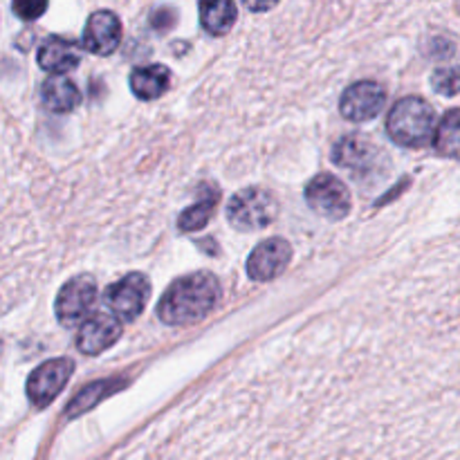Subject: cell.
Wrapping results in <instances>:
<instances>
[{
    "mask_svg": "<svg viewBox=\"0 0 460 460\" xmlns=\"http://www.w3.org/2000/svg\"><path fill=\"white\" fill-rule=\"evenodd\" d=\"M279 202L265 189H245V191L236 193L227 207L229 223L241 232H256L263 229L277 218Z\"/></svg>",
    "mask_w": 460,
    "mask_h": 460,
    "instance_id": "3",
    "label": "cell"
},
{
    "mask_svg": "<svg viewBox=\"0 0 460 460\" xmlns=\"http://www.w3.org/2000/svg\"><path fill=\"white\" fill-rule=\"evenodd\" d=\"M202 198L193 207L184 209V214L180 216V229L182 232H198V229L205 227L209 223L211 214H214L216 205H218V191L211 187L202 189Z\"/></svg>",
    "mask_w": 460,
    "mask_h": 460,
    "instance_id": "17",
    "label": "cell"
},
{
    "mask_svg": "<svg viewBox=\"0 0 460 460\" xmlns=\"http://www.w3.org/2000/svg\"><path fill=\"white\" fill-rule=\"evenodd\" d=\"M243 3H245V7L250 9V12L261 13V12H270L279 0H243Z\"/></svg>",
    "mask_w": 460,
    "mask_h": 460,
    "instance_id": "21",
    "label": "cell"
},
{
    "mask_svg": "<svg viewBox=\"0 0 460 460\" xmlns=\"http://www.w3.org/2000/svg\"><path fill=\"white\" fill-rule=\"evenodd\" d=\"M171 84V72L164 66H146L137 67V70L130 75V88L137 94L139 99H151L162 97L166 93Z\"/></svg>",
    "mask_w": 460,
    "mask_h": 460,
    "instance_id": "15",
    "label": "cell"
},
{
    "mask_svg": "<svg viewBox=\"0 0 460 460\" xmlns=\"http://www.w3.org/2000/svg\"><path fill=\"white\" fill-rule=\"evenodd\" d=\"M386 130L391 139L407 148H422L436 139V112L425 99L404 97L389 112Z\"/></svg>",
    "mask_w": 460,
    "mask_h": 460,
    "instance_id": "2",
    "label": "cell"
},
{
    "mask_svg": "<svg viewBox=\"0 0 460 460\" xmlns=\"http://www.w3.org/2000/svg\"><path fill=\"white\" fill-rule=\"evenodd\" d=\"M290 259V245L283 238H270L252 252V256L247 259V274L254 281H272L288 268Z\"/></svg>",
    "mask_w": 460,
    "mask_h": 460,
    "instance_id": "10",
    "label": "cell"
},
{
    "mask_svg": "<svg viewBox=\"0 0 460 460\" xmlns=\"http://www.w3.org/2000/svg\"><path fill=\"white\" fill-rule=\"evenodd\" d=\"M305 200L314 214L328 220H341L350 211V193L335 175H317L305 187Z\"/></svg>",
    "mask_w": 460,
    "mask_h": 460,
    "instance_id": "4",
    "label": "cell"
},
{
    "mask_svg": "<svg viewBox=\"0 0 460 460\" xmlns=\"http://www.w3.org/2000/svg\"><path fill=\"white\" fill-rule=\"evenodd\" d=\"M148 295H151V286L144 274H128V277L119 279L115 286L106 290V304L111 313L121 322H133L142 314L144 305H146Z\"/></svg>",
    "mask_w": 460,
    "mask_h": 460,
    "instance_id": "5",
    "label": "cell"
},
{
    "mask_svg": "<svg viewBox=\"0 0 460 460\" xmlns=\"http://www.w3.org/2000/svg\"><path fill=\"white\" fill-rule=\"evenodd\" d=\"M386 106V93L382 85L373 81H359V84L346 88L341 94V115L350 121H368L380 115Z\"/></svg>",
    "mask_w": 460,
    "mask_h": 460,
    "instance_id": "8",
    "label": "cell"
},
{
    "mask_svg": "<svg viewBox=\"0 0 460 460\" xmlns=\"http://www.w3.org/2000/svg\"><path fill=\"white\" fill-rule=\"evenodd\" d=\"M72 368L75 364L70 359H49V362L40 364L34 373L27 380V395H30V402L36 409H45L58 394L63 391V386L67 385L72 376Z\"/></svg>",
    "mask_w": 460,
    "mask_h": 460,
    "instance_id": "7",
    "label": "cell"
},
{
    "mask_svg": "<svg viewBox=\"0 0 460 460\" xmlns=\"http://www.w3.org/2000/svg\"><path fill=\"white\" fill-rule=\"evenodd\" d=\"M332 157H335L337 164L353 171V173H368L377 166L380 148L373 146L371 139L364 137V135H349V137L337 142Z\"/></svg>",
    "mask_w": 460,
    "mask_h": 460,
    "instance_id": "12",
    "label": "cell"
},
{
    "mask_svg": "<svg viewBox=\"0 0 460 460\" xmlns=\"http://www.w3.org/2000/svg\"><path fill=\"white\" fill-rule=\"evenodd\" d=\"M200 22L209 34H227L236 22V4L234 0H200Z\"/></svg>",
    "mask_w": 460,
    "mask_h": 460,
    "instance_id": "16",
    "label": "cell"
},
{
    "mask_svg": "<svg viewBox=\"0 0 460 460\" xmlns=\"http://www.w3.org/2000/svg\"><path fill=\"white\" fill-rule=\"evenodd\" d=\"M97 301V283L93 277L84 274L63 286V290L57 296V317L66 326L85 322L88 313L93 310Z\"/></svg>",
    "mask_w": 460,
    "mask_h": 460,
    "instance_id": "6",
    "label": "cell"
},
{
    "mask_svg": "<svg viewBox=\"0 0 460 460\" xmlns=\"http://www.w3.org/2000/svg\"><path fill=\"white\" fill-rule=\"evenodd\" d=\"M79 61L81 54L76 43L61 36H52L39 49V66L52 75H66L67 70L79 66Z\"/></svg>",
    "mask_w": 460,
    "mask_h": 460,
    "instance_id": "13",
    "label": "cell"
},
{
    "mask_svg": "<svg viewBox=\"0 0 460 460\" xmlns=\"http://www.w3.org/2000/svg\"><path fill=\"white\" fill-rule=\"evenodd\" d=\"M48 9V0H13V13L22 21H36Z\"/></svg>",
    "mask_w": 460,
    "mask_h": 460,
    "instance_id": "20",
    "label": "cell"
},
{
    "mask_svg": "<svg viewBox=\"0 0 460 460\" xmlns=\"http://www.w3.org/2000/svg\"><path fill=\"white\" fill-rule=\"evenodd\" d=\"M121 335V322L112 313H97L85 319L76 335V346L85 355H99L111 349Z\"/></svg>",
    "mask_w": 460,
    "mask_h": 460,
    "instance_id": "9",
    "label": "cell"
},
{
    "mask_svg": "<svg viewBox=\"0 0 460 460\" xmlns=\"http://www.w3.org/2000/svg\"><path fill=\"white\" fill-rule=\"evenodd\" d=\"M431 85L443 97H454L460 93V67H440L431 76Z\"/></svg>",
    "mask_w": 460,
    "mask_h": 460,
    "instance_id": "19",
    "label": "cell"
},
{
    "mask_svg": "<svg viewBox=\"0 0 460 460\" xmlns=\"http://www.w3.org/2000/svg\"><path fill=\"white\" fill-rule=\"evenodd\" d=\"M434 144L440 155L460 160V111H449L440 119Z\"/></svg>",
    "mask_w": 460,
    "mask_h": 460,
    "instance_id": "18",
    "label": "cell"
},
{
    "mask_svg": "<svg viewBox=\"0 0 460 460\" xmlns=\"http://www.w3.org/2000/svg\"><path fill=\"white\" fill-rule=\"evenodd\" d=\"M220 301L218 279L209 272H196L180 279L162 296L157 314L169 326H189L205 319Z\"/></svg>",
    "mask_w": 460,
    "mask_h": 460,
    "instance_id": "1",
    "label": "cell"
},
{
    "mask_svg": "<svg viewBox=\"0 0 460 460\" xmlns=\"http://www.w3.org/2000/svg\"><path fill=\"white\" fill-rule=\"evenodd\" d=\"M121 40V22L112 12H94L84 30V48L88 52L108 57Z\"/></svg>",
    "mask_w": 460,
    "mask_h": 460,
    "instance_id": "11",
    "label": "cell"
},
{
    "mask_svg": "<svg viewBox=\"0 0 460 460\" xmlns=\"http://www.w3.org/2000/svg\"><path fill=\"white\" fill-rule=\"evenodd\" d=\"M40 97H43L45 106L54 112H70L81 102L79 88L63 75H52L49 79H45Z\"/></svg>",
    "mask_w": 460,
    "mask_h": 460,
    "instance_id": "14",
    "label": "cell"
}]
</instances>
